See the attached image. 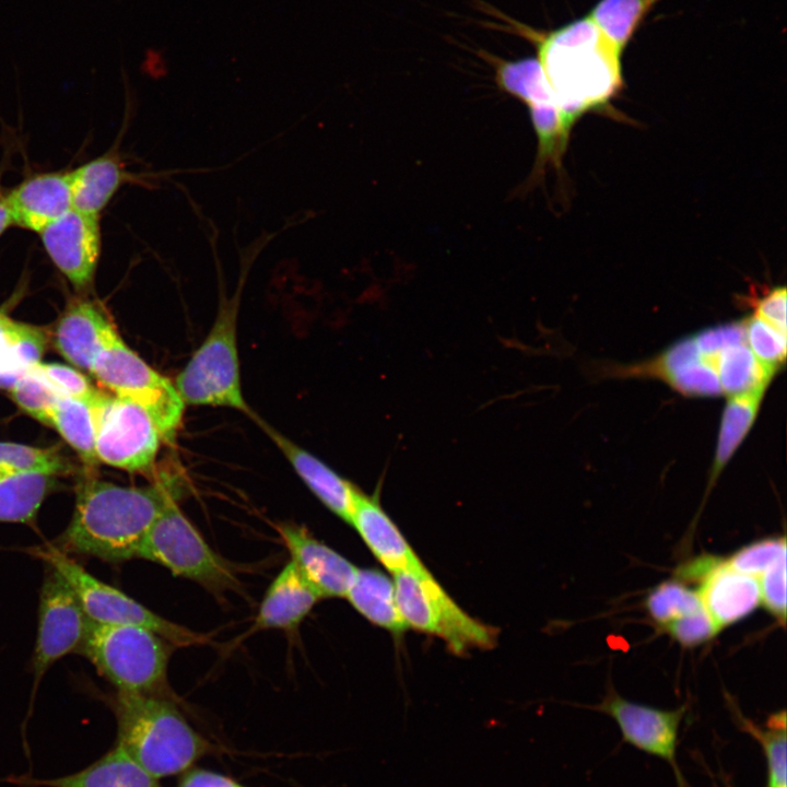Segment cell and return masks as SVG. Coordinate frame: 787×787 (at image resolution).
I'll return each instance as SVG.
<instances>
[{
  "label": "cell",
  "instance_id": "1",
  "mask_svg": "<svg viewBox=\"0 0 787 787\" xmlns=\"http://www.w3.org/2000/svg\"><path fill=\"white\" fill-rule=\"evenodd\" d=\"M176 478L155 473L146 486H122L86 475L77 488L72 518L58 549L118 563L137 559L150 528L177 501Z\"/></svg>",
  "mask_w": 787,
  "mask_h": 787
},
{
  "label": "cell",
  "instance_id": "2",
  "mask_svg": "<svg viewBox=\"0 0 787 787\" xmlns=\"http://www.w3.org/2000/svg\"><path fill=\"white\" fill-rule=\"evenodd\" d=\"M542 81L565 129L608 106L623 84L620 50L587 16L549 33L529 34Z\"/></svg>",
  "mask_w": 787,
  "mask_h": 787
},
{
  "label": "cell",
  "instance_id": "3",
  "mask_svg": "<svg viewBox=\"0 0 787 787\" xmlns=\"http://www.w3.org/2000/svg\"><path fill=\"white\" fill-rule=\"evenodd\" d=\"M114 708L116 743L156 779L185 773L213 750L162 695L118 692Z\"/></svg>",
  "mask_w": 787,
  "mask_h": 787
},
{
  "label": "cell",
  "instance_id": "4",
  "mask_svg": "<svg viewBox=\"0 0 787 787\" xmlns=\"http://www.w3.org/2000/svg\"><path fill=\"white\" fill-rule=\"evenodd\" d=\"M272 236H261L239 252L237 289L231 296L221 292L218 315L207 338L174 381L185 404L226 407L252 414L240 387L237 317L249 270Z\"/></svg>",
  "mask_w": 787,
  "mask_h": 787
},
{
  "label": "cell",
  "instance_id": "5",
  "mask_svg": "<svg viewBox=\"0 0 787 787\" xmlns=\"http://www.w3.org/2000/svg\"><path fill=\"white\" fill-rule=\"evenodd\" d=\"M165 642L142 626L99 624L89 620L77 653L118 692L162 695L169 655Z\"/></svg>",
  "mask_w": 787,
  "mask_h": 787
},
{
  "label": "cell",
  "instance_id": "6",
  "mask_svg": "<svg viewBox=\"0 0 787 787\" xmlns=\"http://www.w3.org/2000/svg\"><path fill=\"white\" fill-rule=\"evenodd\" d=\"M396 603L407 627L443 638L455 654L491 648L497 630L468 615L423 565L393 573Z\"/></svg>",
  "mask_w": 787,
  "mask_h": 787
},
{
  "label": "cell",
  "instance_id": "7",
  "mask_svg": "<svg viewBox=\"0 0 787 787\" xmlns=\"http://www.w3.org/2000/svg\"><path fill=\"white\" fill-rule=\"evenodd\" d=\"M742 334V320L707 328L650 360L613 368L614 375L657 378L688 397L724 395L720 381L724 354Z\"/></svg>",
  "mask_w": 787,
  "mask_h": 787
},
{
  "label": "cell",
  "instance_id": "8",
  "mask_svg": "<svg viewBox=\"0 0 787 787\" xmlns=\"http://www.w3.org/2000/svg\"><path fill=\"white\" fill-rule=\"evenodd\" d=\"M90 374L106 391L140 404L164 443L175 438L186 404L174 383L148 365L119 333L99 352Z\"/></svg>",
  "mask_w": 787,
  "mask_h": 787
},
{
  "label": "cell",
  "instance_id": "9",
  "mask_svg": "<svg viewBox=\"0 0 787 787\" xmlns=\"http://www.w3.org/2000/svg\"><path fill=\"white\" fill-rule=\"evenodd\" d=\"M36 553L67 580L91 622L142 626L179 647L209 641L208 636L155 614L125 592L99 580L57 547L48 545Z\"/></svg>",
  "mask_w": 787,
  "mask_h": 787
},
{
  "label": "cell",
  "instance_id": "10",
  "mask_svg": "<svg viewBox=\"0 0 787 787\" xmlns=\"http://www.w3.org/2000/svg\"><path fill=\"white\" fill-rule=\"evenodd\" d=\"M137 559L161 564L175 575L195 580L214 591L236 584L227 562L208 545L180 512L177 501L169 503L154 521L141 543Z\"/></svg>",
  "mask_w": 787,
  "mask_h": 787
},
{
  "label": "cell",
  "instance_id": "11",
  "mask_svg": "<svg viewBox=\"0 0 787 787\" xmlns=\"http://www.w3.org/2000/svg\"><path fill=\"white\" fill-rule=\"evenodd\" d=\"M95 406L98 462L128 472H153L163 441L151 415L140 404L106 390Z\"/></svg>",
  "mask_w": 787,
  "mask_h": 787
},
{
  "label": "cell",
  "instance_id": "12",
  "mask_svg": "<svg viewBox=\"0 0 787 787\" xmlns=\"http://www.w3.org/2000/svg\"><path fill=\"white\" fill-rule=\"evenodd\" d=\"M47 567L40 589L32 662L35 685L56 661L77 653L89 623L70 585L52 566L47 564Z\"/></svg>",
  "mask_w": 787,
  "mask_h": 787
},
{
  "label": "cell",
  "instance_id": "13",
  "mask_svg": "<svg viewBox=\"0 0 787 787\" xmlns=\"http://www.w3.org/2000/svg\"><path fill=\"white\" fill-rule=\"evenodd\" d=\"M496 80L501 89L519 98L528 107L538 138L535 171L547 163L559 167L566 150L569 132L542 81L536 58L496 62Z\"/></svg>",
  "mask_w": 787,
  "mask_h": 787
},
{
  "label": "cell",
  "instance_id": "14",
  "mask_svg": "<svg viewBox=\"0 0 787 787\" xmlns=\"http://www.w3.org/2000/svg\"><path fill=\"white\" fill-rule=\"evenodd\" d=\"M592 709L609 715L616 723L622 741L671 766L678 787H690L677 759L679 729L686 706L665 710L629 701L610 690Z\"/></svg>",
  "mask_w": 787,
  "mask_h": 787
},
{
  "label": "cell",
  "instance_id": "15",
  "mask_svg": "<svg viewBox=\"0 0 787 787\" xmlns=\"http://www.w3.org/2000/svg\"><path fill=\"white\" fill-rule=\"evenodd\" d=\"M39 235L56 268L78 292H87L93 285L101 256L98 218L71 209Z\"/></svg>",
  "mask_w": 787,
  "mask_h": 787
},
{
  "label": "cell",
  "instance_id": "16",
  "mask_svg": "<svg viewBox=\"0 0 787 787\" xmlns=\"http://www.w3.org/2000/svg\"><path fill=\"white\" fill-rule=\"evenodd\" d=\"M118 334L104 307L87 297L70 299L50 332L55 349L73 367L90 373L99 352Z\"/></svg>",
  "mask_w": 787,
  "mask_h": 787
},
{
  "label": "cell",
  "instance_id": "17",
  "mask_svg": "<svg viewBox=\"0 0 787 787\" xmlns=\"http://www.w3.org/2000/svg\"><path fill=\"white\" fill-rule=\"evenodd\" d=\"M279 532L291 561L320 598L345 597L356 572L351 562L304 527L284 524L279 526Z\"/></svg>",
  "mask_w": 787,
  "mask_h": 787
},
{
  "label": "cell",
  "instance_id": "18",
  "mask_svg": "<svg viewBox=\"0 0 787 787\" xmlns=\"http://www.w3.org/2000/svg\"><path fill=\"white\" fill-rule=\"evenodd\" d=\"M5 199L14 225L37 232L73 209L70 172H49L25 178Z\"/></svg>",
  "mask_w": 787,
  "mask_h": 787
},
{
  "label": "cell",
  "instance_id": "19",
  "mask_svg": "<svg viewBox=\"0 0 787 787\" xmlns=\"http://www.w3.org/2000/svg\"><path fill=\"white\" fill-rule=\"evenodd\" d=\"M250 416L278 446L316 497L333 514L350 524L360 490L324 461L275 431L254 413Z\"/></svg>",
  "mask_w": 787,
  "mask_h": 787
},
{
  "label": "cell",
  "instance_id": "20",
  "mask_svg": "<svg viewBox=\"0 0 787 787\" xmlns=\"http://www.w3.org/2000/svg\"><path fill=\"white\" fill-rule=\"evenodd\" d=\"M696 590L719 631L747 618L761 604L757 579L732 568L726 559L709 572Z\"/></svg>",
  "mask_w": 787,
  "mask_h": 787
},
{
  "label": "cell",
  "instance_id": "21",
  "mask_svg": "<svg viewBox=\"0 0 787 787\" xmlns=\"http://www.w3.org/2000/svg\"><path fill=\"white\" fill-rule=\"evenodd\" d=\"M350 524L375 557L392 574L423 566L375 496L359 492Z\"/></svg>",
  "mask_w": 787,
  "mask_h": 787
},
{
  "label": "cell",
  "instance_id": "22",
  "mask_svg": "<svg viewBox=\"0 0 787 787\" xmlns=\"http://www.w3.org/2000/svg\"><path fill=\"white\" fill-rule=\"evenodd\" d=\"M144 176L128 172L116 151L91 160L70 172L73 209L99 218L124 185L148 184Z\"/></svg>",
  "mask_w": 787,
  "mask_h": 787
},
{
  "label": "cell",
  "instance_id": "23",
  "mask_svg": "<svg viewBox=\"0 0 787 787\" xmlns=\"http://www.w3.org/2000/svg\"><path fill=\"white\" fill-rule=\"evenodd\" d=\"M321 599L290 561L269 586L256 618V629L296 627Z\"/></svg>",
  "mask_w": 787,
  "mask_h": 787
},
{
  "label": "cell",
  "instance_id": "24",
  "mask_svg": "<svg viewBox=\"0 0 787 787\" xmlns=\"http://www.w3.org/2000/svg\"><path fill=\"white\" fill-rule=\"evenodd\" d=\"M46 787H162L119 744L87 767L60 777L38 779Z\"/></svg>",
  "mask_w": 787,
  "mask_h": 787
},
{
  "label": "cell",
  "instance_id": "25",
  "mask_svg": "<svg viewBox=\"0 0 787 787\" xmlns=\"http://www.w3.org/2000/svg\"><path fill=\"white\" fill-rule=\"evenodd\" d=\"M49 341L46 328L15 321L0 312V388L9 390L38 364Z\"/></svg>",
  "mask_w": 787,
  "mask_h": 787
},
{
  "label": "cell",
  "instance_id": "26",
  "mask_svg": "<svg viewBox=\"0 0 787 787\" xmlns=\"http://www.w3.org/2000/svg\"><path fill=\"white\" fill-rule=\"evenodd\" d=\"M767 387H759L727 396L723 412L715 457L710 468L708 489L739 448L760 411Z\"/></svg>",
  "mask_w": 787,
  "mask_h": 787
},
{
  "label": "cell",
  "instance_id": "27",
  "mask_svg": "<svg viewBox=\"0 0 787 787\" xmlns=\"http://www.w3.org/2000/svg\"><path fill=\"white\" fill-rule=\"evenodd\" d=\"M345 597L368 621L384 629H407L396 603L393 582L373 568H356Z\"/></svg>",
  "mask_w": 787,
  "mask_h": 787
},
{
  "label": "cell",
  "instance_id": "28",
  "mask_svg": "<svg viewBox=\"0 0 787 787\" xmlns=\"http://www.w3.org/2000/svg\"><path fill=\"white\" fill-rule=\"evenodd\" d=\"M57 477L43 472L0 474V522L33 524Z\"/></svg>",
  "mask_w": 787,
  "mask_h": 787
},
{
  "label": "cell",
  "instance_id": "29",
  "mask_svg": "<svg viewBox=\"0 0 787 787\" xmlns=\"http://www.w3.org/2000/svg\"><path fill=\"white\" fill-rule=\"evenodd\" d=\"M96 399L87 401L61 397L52 410L49 424L75 450L86 472L93 471L99 463L95 454Z\"/></svg>",
  "mask_w": 787,
  "mask_h": 787
},
{
  "label": "cell",
  "instance_id": "30",
  "mask_svg": "<svg viewBox=\"0 0 787 787\" xmlns=\"http://www.w3.org/2000/svg\"><path fill=\"white\" fill-rule=\"evenodd\" d=\"M730 707L738 725L760 743L764 752L767 768L766 787H787L785 710L771 715L765 727H760L742 716L733 704Z\"/></svg>",
  "mask_w": 787,
  "mask_h": 787
},
{
  "label": "cell",
  "instance_id": "31",
  "mask_svg": "<svg viewBox=\"0 0 787 787\" xmlns=\"http://www.w3.org/2000/svg\"><path fill=\"white\" fill-rule=\"evenodd\" d=\"M659 0H600L589 17L620 50Z\"/></svg>",
  "mask_w": 787,
  "mask_h": 787
},
{
  "label": "cell",
  "instance_id": "32",
  "mask_svg": "<svg viewBox=\"0 0 787 787\" xmlns=\"http://www.w3.org/2000/svg\"><path fill=\"white\" fill-rule=\"evenodd\" d=\"M72 465L58 447H33L0 442V474L43 472L55 477L70 473Z\"/></svg>",
  "mask_w": 787,
  "mask_h": 787
},
{
  "label": "cell",
  "instance_id": "33",
  "mask_svg": "<svg viewBox=\"0 0 787 787\" xmlns=\"http://www.w3.org/2000/svg\"><path fill=\"white\" fill-rule=\"evenodd\" d=\"M645 607L660 627L704 608L697 590L676 578L654 587Z\"/></svg>",
  "mask_w": 787,
  "mask_h": 787
},
{
  "label": "cell",
  "instance_id": "34",
  "mask_svg": "<svg viewBox=\"0 0 787 787\" xmlns=\"http://www.w3.org/2000/svg\"><path fill=\"white\" fill-rule=\"evenodd\" d=\"M9 393L22 411L48 426L52 410L61 398L35 366L15 381Z\"/></svg>",
  "mask_w": 787,
  "mask_h": 787
},
{
  "label": "cell",
  "instance_id": "35",
  "mask_svg": "<svg viewBox=\"0 0 787 787\" xmlns=\"http://www.w3.org/2000/svg\"><path fill=\"white\" fill-rule=\"evenodd\" d=\"M744 340L754 356L778 372L786 361V332L751 314L742 320Z\"/></svg>",
  "mask_w": 787,
  "mask_h": 787
},
{
  "label": "cell",
  "instance_id": "36",
  "mask_svg": "<svg viewBox=\"0 0 787 787\" xmlns=\"http://www.w3.org/2000/svg\"><path fill=\"white\" fill-rule=\"evenodd\" d=\"M786 551L785 536L771 537L742 547L726 561L732 568L757 578L778 559L786 555Z\"/></svg>",
  "mask_w": 787,
  "mask_h": 787
},
{
  "label": "cell",
  "instance_id": "37",
  "mask_svg": "<svg viewBox=\"0 0 787 787\" xmlns=\"http://www.w3.org/2000/svg\"><path fill=\"white\" fill-rule=\"evenodd\" d=\"M35 368L61 397L94 401L102 391L93 386L90 379L75 367L40 361L35 365Z\"/></svg>",
  "mask_w": 787,
  "mask_h": 787
},
{
  "label": "cell",
  "instance_id": "38",
  "mask_svg": "<svg viewBox=\"0 0 787 787\" xmlns=\"http://www.w3.org/2000/svg\"><path fill=\"white\" fill-rule=\"evenodd\" d=\"M662 629L683 647L704 644L719 631L705 608L678 619Z\"/></svg>",
  "mask_w": 787,
  "mask_h": 787
},
{
  "label": "cell",
  "instance_id": "39",
  "mask_svg": "<svg viewBox=\"0 0 787 787\" xmlns=\"http://www.w3.org/2000/svg\"><path fill=\"white\" fill-rule=\"evenodd\" d=\"M761 604L783 625L786 621V555L778 559L757 578Z\"/></svg>",
  "mask_w": 787,
  "mask_h": 787
},
{
  "label": "cell",
  "instance_id": "40",
  "mask_svg": "<svg viewBox=\"0 0 787 787\" xmlns=\"http://www.w3.org/2000/svg\"><path fill=\"white\" fill-rule=\"evenodd\" d=\"M753 315L786 332V287L770 290L753 304Z\"/></svg>",
  "mask_w": 787,
  "mask_h": 787
},
{
  "label": "cell",
  "instance_id": "41",
  "mask_svg": "<svg viewBox=\"0 0 787 787\" xmlns=\"http://www.w3.org/2000/svg\"><path fill=\"white\" fill-rule=\"evenodd\" d=\"M721 560V557L710 554L693 557L676 569V579L686 585L692 583L698 586Z\"/></svg>",
  "mask_w": 787,
  "mask_h": 787
},
{
  "label": "cell",
  "instance_id": "42",
  "mask_svg": "<svg viewBox=\"0 0 787 787\" xmlns=\"http://www.w3.org/2000/svg\"><path fill=\"white\" fill-rule=\"evenodd\" d=\"M177 787H246L235 779L205 768H189Z\"/></svg>",
  "mask_w": 787,
  "mask_h": 787
},
{
  "label": "cell",
  "instance_id": "43",
  "mask_svg": "<svg viewBox=\"0 0 787 787\" xmlns=\"http://www.w3.org/2000/svg\"><path fill=\"white\" fill-rule=\"evenodd\" d=\"M12 225H14V221L5 199V193L0 191V236Z\"/></svg>",
  "mask_w": 787,
  "mask_h": 787
}]
</instances>
